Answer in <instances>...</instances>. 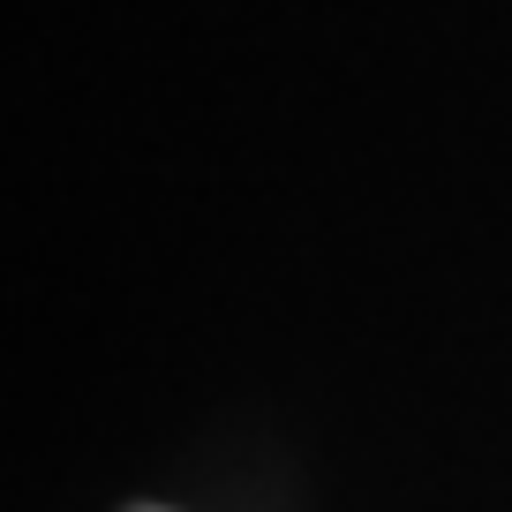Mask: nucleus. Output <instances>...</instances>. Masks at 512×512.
<instances>
[{
  "label": "nucleus",
  "mask_w": 512,
  "mask_h": 512,
  "mask_svg": "<svg viewBox=\"0 0 512 512\" xmlns=\"http://www.w3.org/2000/svg\"><path fill=\"white\" fill-rule=\"evenodd\" d=\"M136 512H166V505H136Z\"/></svg>",
  "instance_id": "1"
}]
</instances>
